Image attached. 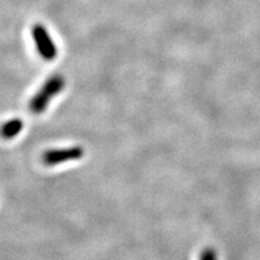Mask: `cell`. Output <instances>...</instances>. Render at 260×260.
Here are the masks:
<instances>
[{
    "label": "cell",
    "instance_id": "obj_4",
    "mask_svg": "<svg viewBox=\"0 0 260 260\" xmlns=\"http://www.w3.org/2000/svg\"><path fill=\"white\" fill-rule=\"evenodd\" d=\"M23 127L24 123L21 118H12L10 120H7L0 128V135L5 139H12L22 132Z\"/></svg>",
    "mask_w": 260,
    "mask_h": 260
},
{
    "label": "cell",
    "instance_id": "obj_3",
    "mask_svg": "<svg viewBox=\"0 0 260 260\" xmlns=\"http://www.w3.org/2000/svg\"><path fill=\"white\" fill-rule=\"evenodd\" d=\"M84 149L81 146L49 150L44 153L43 160L47 166H54L65 161L80 159L84 156Z\"/></svg>",
    "mask_w": 260,
    "mask_h": 260
},
{
    "label": "cell",
    "instance_id": "obj_2",
    "mask_svg": "<svg viewBox=\"0 0 260 260\" xmlns=\"http://www.w3.org/2000/svg\"><path fill=\"white\" fill-rule=\"evenodd\" d=\"M31 36L42 58L47 61L54 60L58 54V49H56L47 28L42 24H35L31 28Z\"/></svg>",
    "mask_w": 260,
    "mask_h": 260
},
{
    "label": "cell",
    "instance_id": "obj_5",
    "mask_svg": "<svg viewBox=\"0 0 260 260\" xmlns=\"http://www.w3.org/2000/svg\"><path fill=\"white\" fill-rule=\"evenodd\" d=\"M200 260H217L216 251L213 248H206L203 250Z\"/></svg>",
    "mask_w": 260,
    "mask_h": 260
},
{
    "label": "cell",
    "instance_id": "obj_1",
    "mask_svg": "<svg viewBox=\"0 0 260 260\" xmlns=\"http://www.w3.org/2000/svg\"><path fill=\"white\" fill-rule=\"evenodd\" d=\"M65 87V79L61 75H53L47 79L43 87L31 98L29 110L32 114H42L48 108L51 99L59 94Z\"/></svg>",
    "mask_w": 260,
    "mask_h": 260
}]
</instances>
